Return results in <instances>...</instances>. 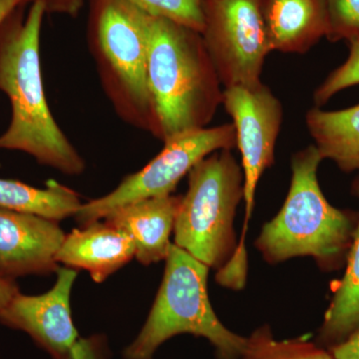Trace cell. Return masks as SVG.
<instances>
[{
  "instance_id": "cell-19",
  "label": "cell",
  "mask_w": 359,
  "mask_h": 359,
  "mask_svg": "<svg viewBox=\"0 0 359 359\" xmlns=\"http://www.w3.org/2000/svg\"><path fill=\"white\" fill-rule=\"evenodd\" d=\"M137 8L156 18H166L202 32V0H127Z\"/></svg>"
},
{
  "instance_id": "cell-9",
  "label": "cell",
  "mask_w": 359,
  "mask_h": 359,
  "mask_svg": "<svg viewBox=\"0 0 359 359\" xmlns=\"http://www.w3.org/2000/svg\"><path fill=\"white\" fill-rule=\"evenodd\" d=\"M201 35L224 88L255 87L271 46L261 0H202Z\"/></svg>"
},
{
  "instance_id": "cell-12",
  "label": "cell",
  "mask_w": 359,
  "mask_h": 359,
  "mask_svg": "<svg viewBox=\"0 0 359 359\" xmlns=\"http://www.w3.org/2000/svg\"><path fill=\"white\" fill-rule=\"evenodd\" d=\"M75 229L65 236L55 259L68 268L85 269L95 283H103L129 263L136 249L125 231L105 221Z\"/></svg>"
},
{
  "instance_id": "cell-3",
  "label": "cell",
  "mask_w": 359,
  "mask_h": 359,
  "mask_svg": "<svg viewBox=\"0 0 359 359\" xmlns=\"http://www.w3.org/2000/svg\"><path fill=\"white\" fill-rule=\"evenodd\" d=\"M323 160L314 145L292 157V182L285 204L264 224L255 243L269 264L311 257L325 271H337L346 264L359 214L337 209L325 199L318 180Z\"/></svg>"
},
{
  "instance_id": "cell-7",
  "label": "cell",
  "mask_w": 359,
  "mask_h": 359,
  "mask_svg": "<svg viewBox=\"0 0 359 359\" xmlns=\"http://www.w3.org/2000/svg\"><path fill=\"white\" fill-rule=\"evenodd\" d=\"M223 105L233 119L237 134V147L242 155L244 173L245 222L237 250L224 266L230 280H247L248 252L245 236L255 205L259 179L273 164L276 139L283 122V106L273 92L261 83L255 87L224 88Z\"/></svg>"
},
{
  "instance_id": "cell-23",
  "label": "cell",
  "mask_w": 359,
  "mask_h": 359,
  "mask_svg": "<svg viewBox=\"0 0 359 359\" xmlns=\"http://www.w3.org/2000/svg\"><path fill=\"white\" fill-rule=\"evenodd\" d=\"M328 351L335 359H359V327L344 341L330 347Z\"/></svg>"
},
{
  "instance_id": "cell-22",
  "label": "cell",
  "mask_w": 359,
  "mask_h": 359,
  "mask_svg": "<svg viewBox=\"0 0 359 359\" xmlns=\"http://www.w3.org/2000/svg\"><path fill=\"white\" fill-rule=\"evenodd\" d=\"M107 339L103 334L79 337L71 349L70 359H109Z\"/></svg>"
},
{
  "instance_id": "cell-24",
  "label": "cell",
  "mask_w": 359,
  "mask_h": 359,
  "mask_svg": "<svg viewBox=\"0 0 359 359\" xmlns=\"http://www.w3.org/2000/svg\"><path fill=\"white\" fill-rule=\"evenodd\" d=\"M48 11L56 13H75L81 6V0H44Z\"/></svg>"
},
{
  "instance_id": "cell-10",
  "label": "cell",
  "mask_w": 359,
  "mask_h": 359,
  "mask_svg": "<svg viewBox=\"0 0 359 359\" xmlns=\"http://www.w3.org/2000/svg\"><path fill=\"white\" fill-rule=\"evenodd\" d=\"M53 287L45 294L18 292L0 313V323L29 335L52 359H70L79 335L71 313L76 269L59 266Z\"/></svg>"
},
{
  "instance_id": "cell-1",
  "label": "cell",
  "mask_w": 359,
  "mask_h": 359,
  "mask_svg": "<svg viewBox=\"0 0 359 359\" xmlns=\"http://www.w3.org/2000/svg\"><path fill=\"white\" fill-rule=\"evenodd\" d=\"M46 11L44 0H33L25 18H14L13 11L0 25V92L11 106L0 149L20 151L39 164L79 176L85 170L83 158L54 119L45 96L40 35Z\"/></svg>"
},
{
  "instance_id": "cell-15",
  "label": "cell",
  "mask_w": 359,
  "mask_h": 359,
  "mask_svg": "<svg viewBox=\"0 0 359 359\" xmlns=\"http://www.w3.org/2000/svg\"><path fill=\"white\" fill-rule=\"evenodd\" d=\"M306 122L323 159L332 161L346 173H358L359 179V103L332 111L316 106Z\"/></svg>"
},
{
  "instance_id": "cell-8",
  "label": "cell",
  "mask_w": 359,
  "mask_h": 359,
  "mask_svg": "<svg viewBox=\"0 0 359 359\" xmlns=\"http://www.w3.org/2000/svg\"><path fill=\"white\" fill-rule=\"evenodd\" d=\"M164 144L160 154L140 171L127 176L112 192L82 204L74 216L80 226L100 221L123 205L172 195L181 179L200 161L218 151L237 147V134L233 124H224L186 132Z\"/></svg>"
},
{
  "instance_id": "cell-6",
  "label": "cell",
  "mask_w": 359,
  "mask_h": 359,
  "mask_svg": "<svg viewBox=\"0 0 359 359\" xmlns=\"http://www.w3.org/2000/svg\"><path fill=\"white\" fill-rule=\"evenodd\" d=\"M231 151L212 153L189 172L174 224V244L218 271L237 250L233 221L244 200V173Z\"/></svg>"
},
{
  "instance_id": "cell-13",
  "label": "cell",
  "mask_w": 359,
  "mask_h": 359,
  "mask_svg": "<svg viewBox=\"0 0 359 359\" xmlns=\"http://www.w3.org/2000/svg\"><path fill=\"white\" fill-rule=\"evenodd\" d=\"M181 202V196L150 198L118 208L104 221L129 235L137 261L149 266L166 259Z\"/></svg>"
},
{
  "instance_id": "cell-20",
  "label": "cell",
  "mask_w": 359,
  "mask_h": 359,
  "mask_svg": "<svg viewBox=\"0 0 359 359\" xmlns=\"http://www.w3.org/2000/svg\"><path fill=\"white\" fill-rule=\"evenodd\" d=\"M349 54L346 60L330 72L313 93L316 107L327 104L342 90L359 85V37L349 40Z\"/></svg>"
},
{
  "instance_id": "cell-16",
  "label": "cell",
  "mask_w": 359,
  "mask_h": 359,
  "mask_svg": "<svg viewBox=\"0 0 359 359\" xmlns=\"http://www.w3.org/2000/svg\"><path fill=\"white\" fill-rule=\"evenodd\" d=\"M353 192L359 199V179L354 181ZM346 266L316 337V344L327 349L344 341L359 327V219Z\"/></svg>"
},
{
  "instance_id": "cell-17",
  "label": "cell",
  "mask_w": 359,
  "mask_h": 359,
  "mask_svg": "<svg viewBox=\"0 0 359 359\" xmlns=\"http://www.w3.org/2000/svg\"><path fill=\"white\" fill-rule=\"evenodd\" d=\"M83 203L75 191L50 182L35 188L16 180L0 178V208L60 222L74 217Z\"/></svg>"
},
{
  "instance_id": "cell-5",
  "label": "cell",
  "mask_w": 359,
  "mask_h": 359,
  "mask_svg": "<svg viewBox=\"0 0 359 359\" xmlns=\"http://www.w3.org/2000/svg\"><path fill=\"white\" fill-rule=\"evenodd\" d=\"M89 47L118 116L154 136L149 93V14L127 0H91Z\"/></svg>"
},
{
  "instance_id": "cell-26",
  "label": "cell",
  "mask_w": 359,
  "mask_h": 359,
  "mask_svg": "<svg viewBox=\"0 0 359 359\" xmlns=\"http://www.w3.org/2000/svg\"><path fill=\"white\" fill-rule=\"evenodd\" d=\"M27 0H0V25L13 11ZM33 1V0H32Z\"/></svg>"
},
{
  "instance_id": "cell-25",
  "label": "cell",
  "mask_w": 359,
  "mask_h": 359,
  "mask_svg": "<svg viewBox=\"0 0 359 359\" xmlns=\"http://www.w3.org/2000/svg\"><path fill=\"white\" fill-rule=\"evenodd\" d=\"M18 292L20 290L15 283L0 278V313Z\"/></svg>"
},
{
  "instance_id": "cell-11",
  "label": "cell",
  "mask_w": 359,
  "mask_h": 359,
  "mask_svg": "<svg viewBox=\"0 0 359 359\" xmlns=\"http://www.w3.org/2000/svg\"><path fill=\"white\" fill-rule=\"evenodd\" d=\"M65 236L58 222L0 208V278L56 273Z\"/></svg>"
},
{
  "instance_id": "cell-4",
  "label": "cell",
  "mask_w": 359,
  "mask_h": 359,
  "mask_svg": "<svg viewBox=\"0 0 359 359\" xmlns=\"http://www.w3.org/2000/svg\"><path fill=\"white\" fill-rule=\"evenodd\" d=\"M164 276L147 320L123 351L124 359H154L163 344L180 334L204 337L219 359H238L247 337L224 327L208 294L209 266L172 243Z\"/></svg>"
},
{
  "instance_id": "cell-18",
  "label": "cell",
  "mask_w": 359,
  "mask_h": 359,
  "mask_svg": "<svg viewBox=\"0 0 359 359\" xmlns=\"http://www.w3.org/2000/svg\"><path fill=\"white\" fill-rule=\"evenodd\" d=\"M238 359H335L325 347L306 337L276 339L269 325L257 328L247 337Z\"/></svg>"
},
{
  "instance_id": "cell-2",
  "label": "cell",
  "mask_w": 359,
  "mask_h": 359,
  "mask_svg": "<svg viewBox=\"0 0 359 359\" xmlns=\"http://www.w3.org/2000/svg\"><path fill=\"white\" fill-rule=\"evenodd\" d=\"M147 81L155 137L166 142L207 128L224 90L202 35L174 21L149 15Z\"/></svg>"
},
{
  "instance_id": "cell-21",
  "label": "cell",
  "mask_w": 359,
  "mask_h": 359,
  "mask_svg": "<svg viewBox=\"0 0 359 359\" xmlns=\"http://www.w3.org/2000/svg\"><path fill=\"white\" fill-rule=\"evenodd\" d=\"M328 32L332 42L359 37V0H327Z\"/></svg>"
},
{
  "instance_id": "cell-14",
  "label": "cell",
  "mask_w": 359,
  "mask_h": 359,
  "mask_svg": "<svg viewBox=\"0 0 359 359\" xmlns=\"http://www.w3.org/2000/svg\"><path fill=\"white\" fill-rule=\"evenodd\" d=\"M271 51L306 53L327 37V0H261Z\"/></svg>"
}]
</instances>
